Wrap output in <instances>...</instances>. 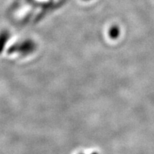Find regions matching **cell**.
Masks as SVG:
<instances>
[{"instance_id":"obj_1","label":"cell","mask_w":154,"mask_h":154,"mask_svg":"<svg viewBox=\"0 0 154 154\" xmlns=\"http://www.w3.org/2000/svg\"><path fill=\"white\" fill-rule=\"evenodd\" d=\"M7 39V34L5 32H3L0 34V52L2 50L4 47V42H5V40Z\"/></svg>"}]
</instances>
